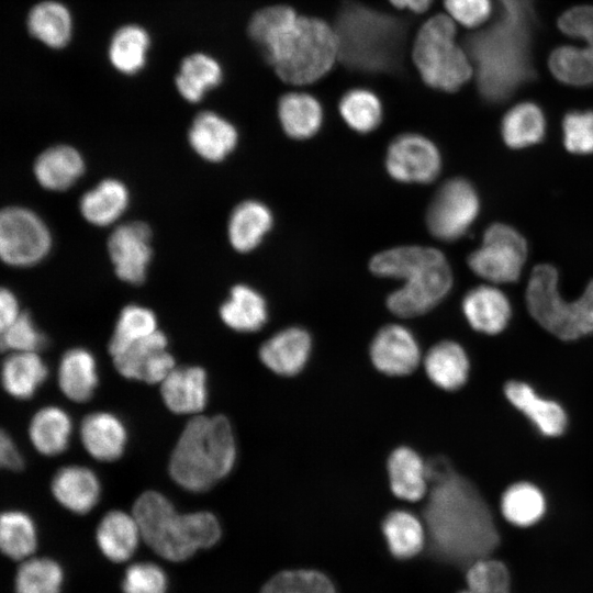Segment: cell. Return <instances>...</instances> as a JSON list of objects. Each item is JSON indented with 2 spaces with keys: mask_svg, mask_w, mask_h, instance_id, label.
Instances as JSON below:
<instances>
[{
  "mask_svg": "<svg viewBox=\"0 0 593 593\" xmlns=\"http://www.w3.org/2000/svg\"><path fill=\"white\" fill-rule=\"evenodd\" d=\"M248 34L284 86L302 87L321 79L339 54L336 31L328 23L284 3L257 10Z\"/></svg>",
  "mask_w": 593,
  "mask_h": 593,
  "instance_id": "cell-1",
  "label": "cell"
},
{
  "mask_svg": "<svg viewBox=\"0 0 593 593\" xmlns=\"http://www.w3.org/2000/svg\"><path fill=\"white\" fill-rule=\"evenodd\" d=\"M423 523L433 549L470 564L489 557L500 535L491 508L478 485L456 469L429 483L423 500Z\"/></svg>",
  "mask_w": 593,
  "mask_h": 593,
  "instance_id": "cell-2",
  "label": "cell"
},
{
  "mask_svg": "<svg viewBox=\"0 0 593 593\" xmlns=\"http://www.w3.org/2000/svg\"><path fill=\"white\" fill-rule=\"evenodd\" d=\"M501 20L473 38L479 88L490 101L508 98L533 76L530 56V0H500Z\"/></svg>",
  "mask_w": 593,
  "mask_h": 593,
  "instance_id": "cell-3",
  "label": "cell"
},
{
  "mask_svg": "<svg viewBox=\"0 0 593 593\" xmlns=\"http://www.w3.org/2000/svg\"><path fill=\"white\" fill-rule=\"evenodd\" d=\"M370 271L382 278L403 281L385 299L387 310L398 318L423 316L449 294L452 270L445 254L434 247L398 246L373 255Z\"/></svg>",
  "mask_w": 593,
  "mask_h": 593,
  "instance_id": "cell-4",
  "label": "cell"
},
{
  "mask_svg": "<svg viewBox=\"0 0 593 593\" xmlns=\"http://www.w3.org/2000/svg\"><path fill=\"white\" fill-rule=\"evenodd\" d=\"M236 459L232 426L223 415L193 416L170 457L172 480L191 492H204L227 475Z\"/></svg>",
  "mask_w": 593,
  "mask_h": 593,
  "instance_id": "cell-5",
  "label": "cell"
},
{
  "mask_svg": "<svg viewBox=\"0 0 593 593\" xmlns=\"http://www.w3.org/2000/svg\"><path fill=\"white\" fill-rule=\"evenodd\" d=\"M142 539L166 560L180 562L200 549L214 546L221 525L210 512L177 513L172 503L156 491L141 494L134 503Z\"/></svg>",
  "mask_w": 593,
  "mask_h": 593,
  "instance_id": "cell-6",
  "label": "cell"
},
{
  "mask_svg": "<svg viewBox=\"0 0 593 593\" xmlns=\"http://www.w3.org/2000/svg\"><path fill=\"white\" fill-rule=\"evenodd\" d=\"M532 317L562 340L593 334V280L574 301H566L558 290V272L548 264L533 269L526 288Z\"/></svg>",
  "mask_w": 593,
  "mask_h": 593,
  "instance_id": "cell-7",
  "label": "cell"
},
{
  "mask_svg": "<svg viewBox=\"0 0 593 593\" xmlns=\"http://www.w3.org/2000/svg\"><path fill=\"white\" fill-rule=\"evenodd\" d=\"M456 23L446 14L428 19L415 37L412 57L423 81L455 92L473 75L470 55L458 44Z\"/></svg>",
  "mask_w": 593,
  "mask_h": 593,
  "instance_id": "cell-8",
  "label": "cell"
},
{
  "mask_svg": "<svg viewBox=\"0 0 593 593\" xmlns=\"http://www.w3.org/2000/svg\"><path fill=\"white\" fill-rule=\"evenodd\" d=\"M53 235L35 211L22 205L0 209V261L13 268H30L51 253Z\"/></svg>",
  "mask_w": 593,
  "mask_h": 593,
  "instance_id": "cell-9",
  "label": "cell"
},
{
  "mask_svg": "<svg viewBox=\"0 0 593 593\" xmlns=\"http://www.w3.org/2000/svg\"><path fill=\"white\" fill-rule=\"evenodd\" d=\"M527 257L525 238L512 226L494 223L486 227L481 246L468 257L469 268L492 283L518 279Z\"/></svg>",
  "mask_w": 593,
  "mask_h": 593,
  "instance_id": "cell-10",
  "label": "cell"
},
{
  "mask_svg": "<svg viewBox=\"0 0 593 593\" xmlns=\"http://www.w3.org/2000/svg\"><path fill=\"white\" fill-rule=\"evenodd\" d=\"M480 212L477 190L467 179L445 181L435 192L426 212V224L437 239L452 242L466 234Z\"/></svg>",
  "mask_w": 593,
  "mask_h": 593,
  "instance_id": "cell-11",
  "label": "cell"
},
{
  "mask_svg": "<svg viewBox=\"0 0 593 593\" xmlns=\"http://www.w3.org/2000/svg\"><path fill=\"white\" fill-rule=\"evenodd\" d=\"M368 355L379 373L402 378L421 368L423 348L409 326L387 323L376 329L369 343Z\"/></svg>",
  "mask_w": 593,
  "mask_h": 593,
  "instance_id": "cell-12",
  "label": "cell"
},
{
  "mask_svg": "<svg viewBox=\"0 0 593 593\" xmlns=\"http://www.w3.org/2000/svg\"><path fill=\"white\" fill-rule=\"evenodd\" d=\"M385 169L400 182L429 183L440 172L441 155L426 136L404 133L391 141L385 154Z\"/></svg>",
  "mask_w": 593,
  "mask_h": 593,
  "instance_id": "cell-13",
  "label": "cell"
},
{
  "mask_svg": "<svg viewBox=\"0 0 593 593\" xmlns=\"http://www.w3.org/2000/svg\"><path fill=\"white\" fill-rule=\"evenodd\" d=\"M108 253L116 277L130 284L142 283L152 260V232L142 221L122 223L108 238Z\"/></svg>",
  "mask_w": 593,
  "mask_h": 593,
  "instance_id": "cell-14",
  "label": "cell"
},
{
  "mask_svg": "<svg viewBox=\"0 0 593 593\" xmlns=\"http://www.w3.org/2000/svg\"><path fill=\"white\" fill-rule=\"evenodd\" d=\"M167 345V337L157 329L113 356L114 367L124 378L149 384L161 383L176 367Z\"/></svg>",
  "mask_w": 593,
  "mask_h": 593,
  "instance_id": "cell-15",
  "label": "cell"
},
{
  "mask_svg": "<svg viewBox=\"0 0 593 593\" xmlns=\"http://www.w3.org/2000/svg\"><path fill=\"white\" fill-rule=\"evenodd\" d=\"M313 345L310 331L298 325L289 326L265 340L258 356L262 365L276 376L294 378L306 368Z\"/></svg>",
  "mask_w": 593,
  "mask_h": 593,
  "instance_id": "cell-16",
  "label": "cell"
},
{
  "mask_svg": "<svg viewBox=\"0 0 593 593\" xmlns=\"http://www.w3.org/2000/svg\"><path fill=\"white\" fill-rule=\"evenodd\" d=\"M187 135L195 154L211 163L226 159L239 139L234 121L211 109H201L190 119Z\"/></svg>",
  "mask_w": 593,
  "mask_h": 593,
  "instance_id": "cell-17",
  "label": "cell"
},
{
  "mask_svg": "<svg viewBox=\"0 0 593 593\" xmlns=\"http://www.w3.org/2000/svg\"><path fill=\"white\" fill-rule=\"evenodd\" d=\"M422 369L437 389L456 392L469 381L471 359L460 342L443 338L424 350Z\"/></svg>",
  "mask_w": 593,
  "mask_h": 593,
  "instance_id": "cell-18",
  "label": "cell"
},
{
  "mask_svg": "<svg viewBox=\"0 0 593 593\" xmlns=\"http://www.w3.org/2000/svg\"><path fill=\"white\" fill-rule=\"evenodd\" d=\"M392 495L404 503L422 502L428 492L424 457L413 447L400 445L391 450L385 463Z\"/></svg>",
  "mask_w": 593,
  "mask_h": 593,
  "instance_id": "cell-19",
  "label": "cell"
},
{
  "mask_svg": "<svg viewBox=\"0 0 593 593\" xmlns=\"http://www.w3.org/2000/svg\"><path fill=\"white\" fill-rule=\"evenodd\" d=\"M26 29L31 37L45 49L59 52L72 41L74 14L61 0H40L26 15Z\"/></svg>",
  "mask_w": 593,
  "mask_h": 593,
  "instance_id": "cell-20",
  "label": "cell"
},
{
  "mask_svg": "<svg viewBox=\"0 0 593 593\" xmlns=\"http://www.w3.org/2000/svg\"><path fill=\"white\" fill-rule=\"evenodd\" d=\"M81 153L67 144L45 148L34 160L33 175L45 190L60 192L71 188L85 174Z\"/></svg>",
  "mask_w": 593,
  "mask_h": 593,
  "instance_id": "cell-21",
  "label": "cell"
},
{
  "mask_svg": "<svg viewBox=\"0 0 593 593\" xmlns=\"http://www.w3.org/2000/svg\"><path fill=\"white\" fill-rule=\"evenodd\" d=\"M461 310L469 326L486 335H496L504 331L511 318L507 296L496 287L489 284L470 289L462 299Z\"/></svg>",
  "mask_w": 593,
  "mask_h": 593,
  "instance_id": "cell-22",
  "label": "cell"
},
{
  "mask_svg": "<svg viewBox=\"0 0 593 593\" xmlns=\"http://www.w3.org/2000/svg\"><path fill=\"white\" fill-rule=\"evenodd\" d=\"M51 491L55 500L76 514L90 512L100 499V481L96 473L83 466L69 465L53 477Z\"/></svg>",
  "mask_w": 593,
  "mask_h": 593,
  "instance_id": "cell-23",
  "label": "cell"
},
{
  "mask_svg": "<svg viewBox=\"0 0 593 593\" xmlns=\"http://www.w3.org/2000/svg\"><path fill=\"white\" fill-rule=\"evenodd\" d=\"M160 393L171 412L198 414L206 404V373L197 366L175 367L161 381Z\"/></svg>",
  "mask_w": 593,
  "mask_h": 593,
  "instance_id": "cell-24",
  "label": "cell"
},
{
  "mask_svg": "<svg viewBox=\"0 0 593 593\" xmlns=\"http://www.w3.org/2000/svg\"><path fill=\"white\" fill-rule=\"evenodd\" d=\"M79 435L87 452L100 461L119 459L127 440L126 428L122 421L108 412L88 414L81 421Z\"/></svg>",
  "mask_w": 593,
  "mask_h": 593,
  "instance_id": "cell-25",
  "label": "cell"
},
{
  "mask_svg": "<svg viewBox=\"0 0 593 593\" xmlns=\"http://www.w3.org/2000/svg\"><path fill=\"white\" fill-rule=\"evenodd\" d=\"M279 124L286 135L293 139L314 136L323 124V108L312 94L299 90L282 93L276 107Z\"/></svg>",
  "mask_w": 593,
  "mask_h": 593,
  "instance_id": "cell-26",
  "label": "cell"
},
{
  "mask_svg": "<svg viewBox=\"0 0 593 593\" xmlns=\"http://www.w3.org/2000/svg\"><path fill=\"white\" fill-rule=\"evenodd\" d=\"M273 225L271 210L258 200L238 203L228 217L227 238L238 253H249L257 248Z\"/></svg>",
  "mask_w": 593,
  "mask_h": 593,
  "instance_id": "cell-27",
  "label": "cell"
},
{
  "mask_svg": "<svg viewBox=\"0 0 593 593\" xmlns=\"http://www.w3.org/2000/svg\"><path fill=\"white\" fill-rule=\"evenodd\" d=\"M130 204V191L124 182L107 178L86 191L79 200L82 217L93 226L115 224Z\"/></svg>",
  "mask_w": 593,
  "mask_h": 593,
  "instance_id": "cell-28",
  "label": "cell"
},
{
  "mask_svg": "<svg viewBox=\"0 0 593 593\" xmlns=\"http://www.w3.org/2000/svg\"><path fill=\"white\" fill-rule=\"evenodd\" d=\"M223 80L221 64L213 56L197 52L186 56L175 77L180 97L192 105H199Z\"/></svg>",
  "mask_w": 593,
  "mask_h": 593,
  "instance_id": "cell-29",
  "label": "cell"
},
{
  "mask_svg": "<svg viewBox=\"0 0 593 593\" xmlns=\"http://www.w3.org/2000/svg\"><path fill=\"white\" fill-rule=\"evenodd\" d=\"M504 394L545 436L555 437L563 433L567 416L557 402L540 398L530 385L522 381H508L504 385Z\"/></svg>",
  "mask_w": 593,
  "mask_h": 593,
  "instance_id": "cell-30",
  "label": "cell"
},
{
  "mask_svg": "<svg viewBox=\"0 0 593 593\" xmlns=\"http://www.w3.org/2000/svg\"><path fill=\"white\" fill-rule=\"evenodd\" d=\"M48 368L36 351L10 353L0 368V383L16 400L31 399L45 382Z\"/></svg>",
  "mask_w": 593,
  "mask_h": 593,
  "instance_id": "cell-31",
  "label": "cell"
},
{
  "mask_svg": "<svg viewBox=\"0 0 593 593\" xmlns=\"http://www.w3.org/2000/svg\"><path fill=\"white\" fill-rule=\"evenodd\" d=\"M96 539L103 556L120 563L135 553L142 535L133 514L115 510L102 517L97 527Z\"/></svg>",
  "mask_w": 593,
  "mask_h": 593,
  "instance_id": "cell-32",
  "label": "cell"
},
{
  "mask_svg": "<svg viewBox=\"0 0 593 593\" xmlns=\"http://www.w3.org/2000/svg\"><path fill=\"white\" fill-rule=\"evenodd\" d=\"M71 433L72 421L69 414L56 405H46L37 410L27 426L31 445L45 457L64 452L68 448Z\"/></svg>",
  "mask_w": 593,
  "mask_h": 593,
  "instance_id": "cell-33",
  "label": "cell"
},
{
  "mask_svg": "<svg viewBox=\"0 0 593 593\" xmlns=\"http://www.w3.org/2000/svg\"><path fill=\"white\" fill-rule=\"evenodd\" d=\"M268 315V304L264 295L244 283L234 286L220 306L223 323L240 333L259 331L267 323Z\"/></svg>",
  "mask_w": 593,
  "mask_h": 593,
  "instance_id": "cell-34",
  "label": "cell"
},
{
  "mask_svg": "<svg viewBox=\"0 0 593 593\" xmlns=\"http://www.w3.org/2000/svg\"><path fill=\"white\" fill-rule=\"evenodd\" d=\"M61 393L72 402L90 400L98 385L97 363L93 355L80 347L64 353L57 371Z\"/></svg>",
  "mask_w": 593,
  "mask_h": 593,
  "instance_id": "cell-35",
  "label": "cell"
},
{
  "mask_svg": "<svg viewBox=\"0 0 593 593\" xmlns=\"http://www.w3.org/2000/svg\"><path fill=\"white\" fill-rule=\"evenodd\" d=\"M150 36L139 24L120 26L112 35L108 55L111 65L121 74L133 76L147 63Z\"/></svg>",
  "mask_w": 593,
  "mask_h": 593,
  "instance_id": "cell-36",
  "label": "cell"
},
{
  "mask_svg": "<svg viewBox=\"0 0 593 593\" xmlns=\"http://www.w3.org/2000/svg\"><path fill=\"white\" fill-rule=\"evenodd\" d=\"M381 532L391 553L401 559L417 555L426 540L424 523L403 508L391 510L384 515Z\"/></svg>",
  "mask_w": 593,
  "mask_h": 593,
  "instance_id": "cell-37",
  "label": "cell"
},
{
  "mask_svg": "<svg viewBox=\"0 0 593 593\" xmlns=\"http://www.w3.org/2000/svg\"><path fill=\"white\" fill-rule=\"evenodd\" d=\"M37 530L33 518L20 510L0 513V551L13 559L25 560L35 552Z\"/></svg>",
  "mask_w": 593,
  "mask_h": 593,
  "instance_id": "cell-38",
  "label": "cell"
},
{
  "mask_svg": "<svg viewBox=\"0 0 593 593\" xmlns=\"http://www.w3.org/2000/svg\"><path fill=\"white\" fill-rule=\"evenodd\" d=\"M546 121L540 108L532 102L518 103L508 110L501 124L504 143L511 148H524L540 142Z\"/></svg>",
  "mask_w": 593,
  "mask_h": 593,
  "instance_id": "cell-39",
  "label": "cell"
},
{
  "mask_svg": "<svg viewBox=\"0 0 593 593\" xmlns=\"http://www.w3.org/2000/svg\"><path fill=\"white\" fill-rule=\"evenodd\" d=\"M500 507L508 523L517 527H529L544 516L546 502L541 491L534 484L518 482L503 492Z\"/></svg>",
  "mask_w": 593,
  "mask_h": 593,
  "instance_id": "cell-40",
  "label": "cell"
},
{
  "mask_svg": "<svg viewBox=\"0 0 593 593\" xmlns=\"http://www.w3.org/2000/svg\"><path fill=\"white\" fill-rule=\"evenodd\" d=\"M338 109L345 123L361 134L374 131L383 116L379 97L366 88L348 90L339 100Z\"/></svg>",
  "mask_w": 593,
  "mask_h": 593,
  "instance_id": "cell-41",
  "label": "cell"
},
{
  "mask_svg": "<svg viewBox=\"0 0 593 593\" xmlns=\"http://www.w3.org/2000/svg\"><path fill=\"white\" fill-rule=\"evenodd\" d=\"M549 68L558 80L567 85H592L593 45L558 47L549 57Z\"/></svg>",
  "mask_w": 593,
  "mask_h": 593,
  "instance_id": "cell-42",
  "label": "cell"
},
{
  "mask_svg": "<svg viewBox=\"0 0 593 593\" xmlns=\"http://www.w3.org/2000/svg\"><path fill=\"white\" fill-rule=\"evenodd\" d=\"M64 571L49 558H27L20 564L14 581L15 593H60Z\"/></svg>",
  "mask_w": 593,
  "mask_h": 593,
  "instance_id": "cell-43",
  "label": "cell"
},
{
  "mask_svg": "<svg viewBox=\"0 0 593 593\" xmlns=\"http://www.w3.org/2000/svg\"><path fill=\"white\" fill-rule=\"evenodd\" d=\"M156 331L157 318L150 309L138 304H128L120 312L110 338L109 353L113 357Z\"/></svg>",
  "mask_w": 593,
  "mask_h": 593,
  "instance_id": "cell-44",
  "label": "cell"
},
{
  "mask_svg": "<svg viewBox=\"0 0 593 593\" xmlns=\"http://www.w3.org/2000/svg\"><path fill=\"white\" fill-rule=\"evenodd\" d=\"M467 589L475 593H511V573L506 564L489 557L469 564Z\"/></svg>",
  "mask_w": 593,
  "mask_h": 593,
  "instance_id": "cell-45",
  "label": "cell"
},
{
  "mask_svg": "<svg viewBox=\"0 0 593 593\" xmlns=\"http://www.w3.org/2000/svg\"><path fill=\"white\" fill-rule=\"evenodd\" d=\"M260 593H336L326 575L313 570H288L273 575Z\"/></svg>",
  "mask_w": 593,
  "mask_h": 593,
  "instance_id": "cell-46",
  "label": "cell"
},
{
  "mask_svg": "<svg viewBox=\"0 0 593 593\" xmlns=\"http://www.w3.org/2000/svg\"><path fill=\"white\" fill-rule=\"evenodd\" d=\"M46 345L45 334L37 328L33 317L26 311H22L0 334V353H40Z\"/></svg>",
  "mask_w": 593,
  "mask_h": 593,
  "instance_id": "cell-47",
  "label": "cell"
},
{
  "mask_svg": "<svg viewBox=\"0 0 593 593\" xmlns=\"http://www.w3.org/2000/svg\"><path fill=\"white\" fill-rule=\"evenodd\" d=\"M121 586L123 593H166L168 579L158 564L142 561L125 570Z\"/></svg>",
  "mask_w": 593,
  "mask_h": 593,
  "instance_id": "cell-48",
  "label": "cell"
},
{
  "mask_svg": "<svg viewBox=\"0 0 593 593\" xmlns=\"http://www.w3.org/2000/svg\"><path fill=\"white\" fill-rule=\"evenodd\" d=\"M563 143L573 154L593 153V112L574 111L568 113L562 122Z\"/></svg>",
  "mask_w": 593,
  "mask_h": 593,
  "instance_id": "cell-49",
  "label": "cell"
},
{
  "mask_svg": "<svg viewBox=\"0 0 593 593\" xmlns=\"http://www.w3.org/2000/svg\"><path fill=\"white\" fill-rule=\"evenodd\" d=\"M448 16L466 27L484 23L492 12V0H444Z\"/></svg>",
  "mask_w": 593,
  "mask_h": 593,
  "instance_id": "cell-50",
  "label": "cell"
},
{
  "mask_svg": "<svg viewBox=\"0 0 593 593\" xmlns=\"http://www.w3.org/2000/svg\"><path fill=\"white\" fill-rule=\"evenodd\" d=\"M558 26L564 34L593 45V7L581 5L566 11L559 18Z\"/></svg>",
  "mask_w": 593,
  "mask_h": 593,
  "instance_id": "cell-51",
  "label": "cell"
},
{
  "mask_svg": "<svg viewBox=\"0 0 593 593\" xmlns=\"http://www.w3.org/2000/svg\"><path fill=\"white\" fill-rule=\"evenodd\" d=\"M24 459L12 437L0 427V470L20 471Z\"/></svg>",
  "mask_w": 593,
  "mask_h": 593,
  "instance_id": "cell-52",
  "label": "cell"
},
{
  "mask_svg": "<svg viewBox=\"0 0 593 593\" xmlns=\"http://www.w3.org/2000/svg\"><path fill=\"white\" fill-rule=\"evenodd\" d=\"M19 300L13 291L0 287V334L21 314Z\"/></svg>",
  "mask_w": 593,
  "mask_h": 593,
  "instance_id": "cell-53",
  "label": "cell"
},
{
  "mask_svg": "<svg viewBox=\"0 0 593 593\" xmlns=\"http://www.w3.org/2000/svg\"><path fill=\"white\" fill-rule=\"evenodd\" d=\"M398 9H406L414 13H423L433 3V0H389Z\"/></svg>",
  "mask_w": 593,
  "mask_h": 593,
  "instance_id": "cell-54",
  "label": "cell"
},
{
  "mask_svg": "<svg viewBox=\"0 0 593 593\" xmlns=\"http://www.w3.org/2000/svg\"><path fill=\"white\" fill-rule=\"evenodd\" d=\"M459 593H475V592H472V591H470V590L467 589V590H463V591H461V592H459Z\"/></svg>",
  "mask_w": 593,
  "mask_h": 593,
  "instance_id": "cell-55",
  "label": "cell"
}]
</instances>
